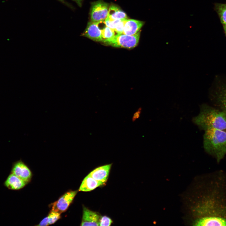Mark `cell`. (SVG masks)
<instances>
[{"instance_id": "cell-1", "label": "cell", "mask_w": 226, "mask_h": 226, "mask_svg": "<svg viewBox=\"0 0 226 226\" xmlns=\"http://www.w3.org/2000/svg\"><path fill=\"white\" fill-rule=\"evenodd\" d=\"M206 176L195 208L194 225L226 226V172L218 170Z\"/></svg>"}, {"instance_id": "cell-2", "label": "cell", "mask_w": 226, "mask_h": 226, "mask_svg": "<svg viewBox=\"0 0 226 226\" xmlns=\"http://www.w3.org/2000/svg\"><path fill=\"white\" fill-rule=\"evenodd\" d=\"M193 121L205 131L214 128L226 131V113L206 104L201 106L199 114L193 118Z\"/></svg>"}, {"instance_id": "cell-3", "label": "cell", "mask_w": 226, "mask_h": 226, "mask_svg": "<svg viewBox=\"0 0 226 226\" xmlns=\"http://www.w3.org/2000/svg\"><path fill=\"white\" fill-rule=\"evenodd\" d=\"M205 131L204 149L219 163L226 155V131L214 128L209 129Z\"/></svg>"}, {"instance_id": "cell-4", "label": "cell", "mask_w": 226, "mask_h": 226, "mask_svg": "<svg viewBox=\"0 0 226 226\" xmlns=\"http://www.w3.org/2000/svg\"><path fill=\"white\" fill-rule=\"evenodd\" d=\"M141 31L133 35L117 34L112 38L102 41L105 44L116 47L131 48L138 44Z\"/></svg>"}, {"instance_id": "cell-5", "label": "cell", "mask_w": 226, "mask_h": 226, "mask_svg": "<svg viewBox=\"0 0 226 226\" xmlns=\"http://www.w3.org/2000/svg\"><path fill=\"white\" fill-rule=\"evenodd\" d=\"M217 78L211 93V98L217 108L226 113V78Z\"/></svg>"}, {"instance_id": "cell-6", "label": "cell", "mask_w": 226, "mask_h": 226, "mask_svg": "<svg viewBox=\"0 0 226 226\" xmlns=\"http://www.w3.org/2000/svg\"><path fill=\"white\" fill-rule=\"evenodd\" d=\"M109 8L108 4L102 0L92 3L90 10L91 21L104 22L107 17Z\"/></svg>"}, {"instance_id": "cell-7", "label": "cell", "mask_w": 226, "mask_h": 226, "mask_svg": "<svg viewBox=\"0 0 226 226\" xmlns=\"http://www.w3.org/2000/svg\"><path fill=\"white\" fill-rule=\"evenodd\" d=\"M77 191H70L65 193L56 201L52 204V210L60 213L65 212L72 202Z\"/></svg>"}, {"instance_id": "cell-8", "label": "cell", "mask_w": 226, "mask_h": 226, "mask_svg": "<svg viewBox=\"0 0 226 226\" xmlns=\"http://www.w3.org/2000/svg\"><path fill=\"white\" fill-rule=\"evenodd\" d=\"M11 173L23 180L26 184L30 181L32 176L30 170L21 160L13 164Z\"/></svg>"}, {"instance_id": "cell-9", "label": "cell", "mask_w": 226, "mask_h": 226, "mask_svg": "<svg viewBox=\"0 0 226 226\" xmlns=\"http://www.w3.org/2000/svg\"><path fill=\"white\" fill-rule=\"evenodd\" d=\"M102 22H89L82 36L95 41H102L101 30L99 27V24Z\"/></svg>"}, {"instance_id": "cell-10", "label": "cell", "mask_w": 226, "mask_h": 226, "mask_svg": "<svg viewBox=\"0 0 226 226\" xmlns=\"http://www.w3.org/2000/svg\"><path fill=\"white\" fill-rule=\"evenodd\" d=\"M100 216L98 213L83 206L81 226H99Z\"/></svg>"}, {"instance_id": "cell-11", "label": "cell", "mask_w": 226, "mask_h": 226, "mask_svg": "<svg viewBox=\"0 0 226 226\" xmlns=\"http://www.w3.org/2000/svg\"><path fill=\"white\" fill-rule=\"evenodd\" d=\"M111 165L110 164L100 166L89 174L96 180L104 184L108 180Z\"/></svg>"}, {"instance_id": "cell-12", "label": "cell", "mask_w": 226, "mask_h": 226, "mask_svg": "<svg viewBox=\"0 0 226 226\" xmlns=\"http://www.w3.org/2000/svg\"><path fill=\"white\" fill-rule=\"evenodd\" d=\"M144 24L143 21L134 19H125L123 34L133 35L140 30Z\"/></svg>"}, {"instance_id": "cell-13", "label": "cell", "mask_w": 226, "mask_h": 226, "mask_svg": "<svg viewBox=\"0 0 226 226\" xmlns=\"http://www.w3.org/2000/svg\"><path fill=\"white\" fill-rule=\"evenodd\" d=\"M26 184L24 181L11 173L3 183L5 187L12 190H20L23 188Z\"/></svg>"}, {"instance_id": "cell-14", "label": "cell", "mask_w": 226, "mask_h": 226, "mask_svg": "<svg viewBox=\"0 0 226 226\" xmlns=\"http://www.w3.org/2000/svg\"><path fill=\"white\" fill-rule=\"evenodd\" d=\"M103 184L96 180L89 174L83 180L79 190L83 191H89L94 190Z\"/></svg>"}, {"instance_id": "cell-15", "label": "cell", "mask_w": 226, "mask_h": 226, "mask_svg": "<svg viewBox=\"0 0 226 226\" xmlns=\"http://www.w3.org/2000/svg\"><path fill=\"white\" fill-rule=\"evenodd\" d=\"M106 19L110 20H123L128 19L126 14L119 8L115 5L109 7Z\"/></svg>"}, {"instance_id": "cell-16", "label": "cell", "mask_w": 226, "mask_h": 226, "mask_svg": "<svg viewBox=\"0 0 226 226\" xmlns=\"http://www.w3.org/2000/svg\"><path fill=\"white\" fill-rule=\"evenodd\" d=\"M214 8L223 25H226V4L215 3Z\"/></svg>"}, {"instance_id": "cell-17", "label": "cell", "mask_w": 226, "mask_h": 226, "mask_svg": "<svg viewBox=\"0 0 226 226\" xmlns=\"http://www.w3.org/2000/svg\"><path fill=\"white\" fill-rule=\"evenodd\" d=\"M101 33L103 40L110 39L115 35L114 30L106 26L101 30Z\"/></svg>"}, {"instance_id": "cell-18", "label": "cell", "mask_w": 226, "mask_h": 226, "mask_svg": "<svg viewBox=\"0 0 226 226\" xmlns=\"http://www.w3.org/2000/svg\"><path fill=\"white\" fill-rule=\"evenodd\" d=\"M60 213L51 210L47 217L49 225L55 223L60 218Z\"/></svg>"}, {"instance_id": "cell-19", "label": "cell", "mask_w": 226, "mask_h": 226, "mask_svg": "<svg viewBox=\"0 0 226 226\" xmlns=\"http://www.w3.org/2000/svg\"><path fill=\"white\" fill-rule=\"evenodd\" d=\"M112 223V220L109 217L106 216H101L99 226H110Z\"/></svg>"}, {"instance_id": "cell-20", "label": "cell", "mask_w": 226, "mask_h": 226, "mask_svg": "<svg viewBox=\"0 0 226 226\" xmlns=\"http://www.w3.org/2000/svg\"><path fill=\"white\" fill-rule=\"evenodd\" d=\"M121 20H110L106 19L104 22L105 26L114 30L118 24Z\"/></svg>"}, {"instance_id": "cell-21", "label": "cell", "mask_w": 226, "mask_h": 226, "mask_svg": "<svg viewBox=\"0 0 226 226\" xmlns=\"http://www.w3.org/2000/svg\"><path fill=\"white\" fill-rule=\"evenodd\" d=\"M125 19L122 20L114 29V30L117 34H123Z\"/></svg>"}, {"instance_id": "cell-22", "label": "cell", "mask_w": 226, "mask_h": 226, "mask_svg": "<svg viewBox=\"0 0 226 226\" xmlns=\"http://www.w3.org/2000/svg\"><path fill=\"white\" fill-rule=\"evenodd\" d=\"M142 111V108H139L137 110L134 114L132 118V121H134L137 119H138L140 116Z\"/></svg>"}, {"instance_id": "cell-23", "label": "cell", "mask_w": 226, "mask_h": 226, "mask_svg": "<svg viewBox=\"0 0 226 226\" xmlns=\"http://www.w3.org/2000/svg\"><path fill=\"white\" fill-rule=\"evenodd\" d=\"M49 225L47 216L44 218L40 222L38 226H48Z\"/></svg>"}, {"instance_id": "cell-24", "label": "cell", "mask_w": 226, "mask_h": 226, "mask_svg": "<svg viewBox=\"0 0 226 226\" xmlns=\"http://www.w3.org/2000/svg\"><path fill=\"white\" fill-rule=\"evenodd\" d=\"M75 2L80 7L82 5V0H72Z\"/></svg>"}, {"instance_id": "cell-25", "label": "cell", "mask_w": 226, "mask_h": 226, "mask_svg": "<svg viewBox=\"0 0 226 226\" xmlns=\"http://www.w3.org/2000/svg\"><path fill=\"white\" fill-rule=\"evenodd\" d=\"M223 29L225 34V35L226 37V25H223Z\"/></svg>"}]
</instances>
